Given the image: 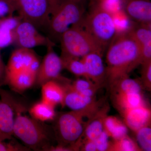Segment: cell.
<instances>
[{
    "instance_id": "8992f818",
    "label": "cell",
    "mask_w": 151,
    "mask_h": 151,
    "mask_svg": "<svg viewBox=\"0 0 151 151\" xmlns=\"http://www.w3.org/2000/svg\"><path fill=\"white\" fill-rule=\"evenodd\" d=\"M60 56L82 58L91 52L105 50L81 26L70 27L60 37Z\"/></svg>"
},
{
    "instance_id": "9c48e42d",
    "label": "cell",
    "mask_w": 151,
    "mask_h": 151,
    "mask_svg": "<svg viewBox=\"0 0 151 151\" xmlns=\"http://www.w3.org/2000/svg\"><path fill=\"white\" fill-rule=\"evenodd\" d=\"M54 45L47 47V52L40 63L36 74L35 85L41 86L51 80H56L61 77V72L64 69L60 56L54 51Z\"/></svg>"
},
{
    "instance_id": "e575fe53",
    "label": "cell",
    "mask_w": 151,
    "mask_h": 151,
    "mask_svg": "<svg viewBox=\"0 0 151 151\" xmlns=\"http://www.w3.org/2000/svg\"><path fill=\"white\" fill-rule=\"evenodd\" d=\"M7 9V4L5 0H0V16L6 12ZM1 19L0 17V19Z\"/></svg>"
},
{
    "instance_id": "1f68e13d",
    "label": "cell",
    "mask_w": 151,
    "mask_h": 151,
    "mask_svg": "<svg viewBox=\"0 0 151 151\" xmlns=\"http://www.w3.org/2000/svg\"><path fill=\"white\" fill-rule=\"evenodd\" d=\"M71 84L73 89L78 92L89 89L91 87H94L97 85H100L95 84L91 80L84 78H78L73 81V82H71Z\"/></svg>"
},
{
    "instance_id": "7a4b0ae2",
    "label": "cell",
    "mask_w": 151,
    "mask_h": 151,
    "mask_svg": "<svg viewBox=\"0 0 151 151\" xmlns=\"http://www.w3.org/2000/svg\"><path fill=\"white\" fill-rule=\"evenodd\" d=\"M86 0H53L47 29L48 37L55 43L70 27L79 26L86 14Z\"/></svg>"
},
{
    "instance_id": "5bb4252c",
    "label": "cell",
    "mask_w": 151,
    "mask_h": 151,
    "mask_svg": "<svg viewBox=\"0 0 151 151\" xmlns=\"http://www.w3.org/2000/svg\"><path fill=\"white\" fill-rule=\"evenodd\" d=\"M110 106L105 103L95 114L86 122V126L81 137L76 142L79 147L87 141H94L104 130V122L108 116Z\"/></svg>"
},
{
    "instance_id": "7c38bea8",
    "label": "cell",
    "mask_w": 151,
    "mask_h": 151,
    "mask_svg": "<svg viewBox=\"0 0 151 151\" xmlns=\"http://www.w3.org/2000/svg\"><path fill=\"white\" fill-rule=\"evenodd\" d=\"M0 141L11 140L14 136V111L9 95L0 89Z\"/></svg>"
},
{
    "instance_id": "ac0fdd59",
    "label": "cell",
    "mask_w": 151,
    "mask_h": 151,
    "mask_svg": "<svg viewBox=\"0 0 151 151\" xmlns=\"http://www.w3.org/2000/svg\"><path fill=\"white\" fill-rule=\"evenodd\" d=\"M22 21L14 15L0 19V50L14 44L17 27Z\"/></svg>"
},
{
    "instance_id": "836d02e7",
    "label": "cell",
    "mask_w": 151,
    "mask_h": 151,
    "mask_svg": "<svg viewBox=\"0 0 151 151\" xmlns=\"http://www.w3.org/2000/svg\"><path fill=\"white\" fill-rule=\"evenodd\" d=\"M80 151H97V147L94 141H87L83 143Z\"/></svg>"
},
{
    "instance_id": "7402d4cb",
    "label": "cell",
    "mask_w": 151,
    "mask_h": 151,
    "mask_svg": "<svg viewBox=\"0 0 151 151\" xmlns=\"http://www.w3.org/2000/svg\"><path fill=\"white\" fill-rule=\"evenodd\" d=\"M104 130L113 140L120 139L128 135V127L117 117L108 116L104 122Z\"/></svg>"
},
{
    "instance_id": "f546056e",
    "label": "cell",
    "mask_w": 151,
    "mask_h": 151,
    "mask_svg": "<svg viewBox=\"0 0 151 151\" xmlns=\"http://www.w3.org/2000/svg\"><path fill=\"white\" fill-rule=\"evenodd\" d=\"M141 69L140 81L144 88L149 91L151 89V60L143 63Z\"/></svg>"
},
{
    "instance_id": "ffe728a7",
    "label": "cell",
    "mask_w": 151,
    "mask_h": 151,
    "mask_svg": "<svg viewBox=\"0 0 151 151\" xmlns=\"http://www.w3.org/2000/svg\"><path fill=\"white\" fill-rule=\"evenodd\" d=\"M41 100L55 107L57 105L64 106L65 90L58 80H51L41 86Z\"/></svg>"
},
{
    "instance_id": "d590c367",
    "label": "cell",
    "mask_w": 151,
    "mask_h": 151,
    "mask_svg": "<svg viewBox=\"0 0 151 151\" xmlns=\"http://www.w3.org/2000/svg\"><path fill=\"white\" fill-rule=\"evenodd\" d=\"M4 63V61H3L2 57L1 54V50H0V65Z\"/></svg>"
},
{
    "instance_id": "83f0119b",
    "label": "cell",
    "mask_w": 151,
    "mask_h": 151,
    "mask_svg": "<svg viewBox=\"0 0 151 151\" xmlns=\"http://www.w3.org/2000/svg\"><path fill=\"white\" fill-rule=\"evenodd\" d=\"M137 143L128 135L124 137L111 142L108 151H141Z\"/></svg>"
},
{
    "instance_id": "4fadbf2b",
    "label": "cell",
    "mask_w": 151,
    "mask_h": 151,
    "mask_svg": "<svg viewBox=\"0 0 151 151\" xmlns=\"http://www.w3.org/2000/svg\"><path fill=\"white\" fill-rule=\"evenodd\" d=\"M103 53L91 52L81 58L85 67L86 78L102 86L106 84V70L103 59Z\"/></svg>"
},
{
    "instance_id": "d6a6232c",
    "label": "cell",
    "mask_w": 151,
    "mask_h": 151,
    "mask_svg": "<svg viewBox=\"0 0 151 151\" xmlns=\"http://www.w3.org/2000/svg\"><path fill=\"white\" fill-rule=\"evenodd\" d=\"M109 137L108 134L103 130L94 140L97 151H108L111 142L109 141Z\"/></svg>"
},
{
    "instance_id": "2e32d148",
    "label": "cell",
    "mask_w": 151,
    "mask_h": 151,
    "mask_svg": "<svg viewBox=\"0 0 151 151\" xmlns=\"http://www.w3.org/2000/svg\"><path fill=\"white\" fill-rule=\"evenodd\" d=\"M122 116L128 128L134 132L151 125V111L147 105L130 109L124 112Z\"/></svg>"
},
{
    "instance_id": "5b68a950",
    "label": "cell",
    "mask_w": 151,
    "mask_h": 151,
    "mask_svg": "<svg viewBox=\"0 0 151 151\" xmlns=\"http://www.w3.org/2000/svg\"><path fill=\"white\" fill-rule=\"evenodd\" d=\"M89 7L80 26L105 50L117 35L112 15L95 6Z\"/></svg>"
},
{
    "instance_id": "8d00e7d4",
    "label": "cell",
    "mask_w": 151,
    "mask_h": 151,
    "mask_svg": "<svg viewBox=\"0 0 151 151\" xmlns=\"http://www.w3.org/2000/svg\"><path fill=\"white\" fill-rule=\"evenodd\" d=\"M0 89H1V88H0Z\"/></svg>"
},
{
    "instance_id": "44dd1931",
    "label": "cell",
    "mask_w": 151,
    "mask_h": 151,
    "mask_svg": "<svg viewBox=\"0 0 151 151\" xmlns=\"http://www.w3.org/2000/svg\"><path fill=\"white\" fill-rule=\"evenodd\" d=\"M109 87L111 94L142 93L144 88L140 80L130 78L129 75L119 78Z\"/></svg>"
},
{
    "instance_id": "484cf974",
    "label": "cell",
    "mask_w": 151,
    "mask_h": 151,
    "mask_svg": "<svg viewBox=\"0 0 151 151\" xmlns=\"http://www.w3.org/2000/svg\"><path fill=\"white\" fill-rule=\"evenodd\" d=\"M127 0H90L89 5L95 6L112 15L124 10Z\"/></svg>"
},
{
    "instance_id": "603a6c76",
    "label": "cell",
    "mask_w": 151,
    "mask_h": 151,
    "mask_svg": "<svg viewBox=\"0 0 151 151\" xmlns=\"http://www.w3.org/2000/svg\"><path fill=\"white\" fill-rule=\"evenodd\" d=\"M29 112L32 118L43 122L53 121L56 115L55 107L41 100L32 105Z\"/></svg>"
},
{
    "instance_id": "cb8c5ba5",
    "label": "cell",
    "mask_w": 151,
    "mask_h": 151,
    "mask_svg": "<svg viewBox=\"0 0 151 151\" xmlns=\"http://www.w3.org/2000/svg\"><path fill=\"white\" fill-rule=\"evenodd\" d=\"M117 35L129 33L136 24L127 14L124 10L112 15Z\"/></svg>"
},
{
    "instance_id": "ba28073f",
    "label": "cell",
    "mask_w": 151,
    "mask_h": 151,
    "mask_svg": "<svg viewBox=\"0 0 151 151\" xmlns=\"http://www.w3.org/2000/svg\"><path fill=\"white\" fill-rule=\"evenodd\" d=\"M59 81L65 90L64 106H67L72 111H84L93 116L105 103V98L97 100L96 97H86L81 95L73 89L71 82L67 78H64Z\"/></svg>"
},
{
    "instance_id": "52a82bcc",
    "label": "cell",
    "mask_w": 151,
    "mask_h": 151,
    "mask_svg": "<svg viewBox=\"0 0 151 151\" xmlns=\"http://www.w3.org/2000/svg\"><path fill=\"white\" fill-rule=\"evenodd\" d=\"M22 20L29 22L39 29H47L53 0H6Z\"/></svg>"
},
{
    "instance_id": "30bf717a",
    "label": "cell",
    "mask_w": 151,
    "mask_h": 151,
    "mask_svg": "<svg viewBox=\"0 0 151 151\" xmlns=\"http://www.w3.org/2000/svg\"><path fill=\"white\" fill-rule=\"evenodd\" d=\"M29 22L22 20L17 27L15 45L17 48L32 49L38 46L55 45L48 37L41 34Z\"/></svg>"
},
{
    "instance_id": "9a60e30c",
    "label": "cell",
    "mask_w": 151,
    "mask_h": 151,
    "mask_svg": "<svg viewBox=\"0 0 151 151\" xmlns=\"http://www.w3.org/2000/svg\"><path fill=\"white\" fill-rule=\"evenodd\" d=\"M124 11L136 23L151 25V0H127Z\"/></svg>"
},
{
    "instance_id": "6da1fadb",
    "label": "cell",
    "mask_w": 151,
    "mask_h": 151,
    "mask_svg": "<svg viewBox=\"0 0 151 151\" xmlns=\"http://www.w3.org/2000/svg\"><path fill=\"white\" fill-rule=\"evenodd\" d=\"M106 83L109 87L141 64L140 47L130 32L116 35L106 55Z\"/></svg>"
},
{
    "instance_id": "4dcf8cb0",
    "label": "cell",
    "mask_w": 151,
    "mask_h": 151,
    "mask_svg": "<svg viewBox=\"0 0 151 151\" xmlns=\"http://www.w3.org/2000/svg\"><path fill=\"white\" fill-rule=\"evenodd\" d=\"M9 142L5 141H0V151H31L26 146H23L14 139Z\"/></svg>"
},
{
    "instance_id": "4316f807",
    "label": "cell",
    "mask_w": 151,
    "mask_h": 151,
    "mask_svg": "<svg viewBox=\"0 0 151 151\" xmlns=\"http://www.w3.org/2000/svg\"><path fill=\"white\" fill-rule=\"evenodd\" d=\"M130 32L140 47L151 43V25L137 23Z\"/></svg>"
},
{
    "instance_id": "277c9868",
    "label": "cell",
    "mask_w": 151,
    "mask_h": 151,
    "mask_svg": "<svg viewBox=\"0 0 151 151\" xmlns=\"http://www.w3.org/2000/svg\"><path fill=\"white\" fill-rule=\"evenodd\" d=\"M91 116L84 111H71L57 114L52 126L58 145L74 151L73 145L78 140L86 124L84 119Z\"/></svg>"
},
{
    "instance_id": "8fae6325",
    "label": "cell",
    "mask_w": 151,
    "mask_h": 151,
    "mask_svg": "<svg viewBox=\"0 0 151 151\" xmlns=\"http://www.w3.org/2000/svg\"><path fill=\"white\" fill-rule=\"evenodd\" d=\"M40 60L32 49L17 48L11 53L6 65L7 74L24 70L37 73Z\"/></svg>"
},
{
    "instance_id": "e0dca14e",
    "label": "cell",
    "mask_w": 151,
    "mask_h": 151,
    "mask_svg": "<svg viewBox=\"0 0 151 151\" xmlns=\"http://www.w3.org/2000/svg\"><path fill=\"white\" fill-rule=\"evenodd\" d=\"M111 94L113 105L122 115L130 109L147 105L142 93H113Z\"/></svg>"
},
{
    "instance_id": "d6986e66",
    "label": "cell",
    "mask_w": 151,
    "mask_h": 151,
    "mask_svg": "<svg viewBox=\"0 0 151 151\" xmlns=\"http://www.w3.org/2000/svg\"><path fill=\"white\" fill-rule=\"evenodd\" d=\"M37 73L30 70H24L6 76V85L14 91L22 92L35 85Z\"/></svg>"
},
{
    "instance_id": "d4e9b609",
    "label": "cell",
    "mask_w": 151,
    "mask_h": 151,
    "mask_svg": "<svg viewBox=\"0 0 151 151\" xmlns=\"http://www.w3.org/2000/svg\"><path fill=\"white\" fill-rule=\"evenodd\" d=\"M60 56L62 60L64 69H67L76 76L86 78L85 67L81 58Z\"/></svg>"
},
{
    "instance_id": "3957f363",
    "label": "cell",
    "mask_w": 151,
    "mask_h": 151,
    "mask_svg": "<svg viewBox=\"0 0 151 151\" xmlns=\"http://www.w3.org/2000/svg\"><path fill=\"white\" fill-rule=\"evenodd\" d=\"M14 135L30 150L47 151L55 140L52 126L17 112L14 126Z\"/></svg>"
},
{
    "instance_id": "f1b7e54d",
    "label": "cell",
    "mask_w": 151,
    "mask_h": 151,
    "mask_svg": "<svg viewBox=\"0 0 151 151\" xmlns=\"http://www.w3.org/2000/svg\"><path fill=\"white\" fill-rule=\"evenodd\" d=\"M135 133L138 145L142 151H151V125L141 128Z\"/></svg>"
}]
</instances>
